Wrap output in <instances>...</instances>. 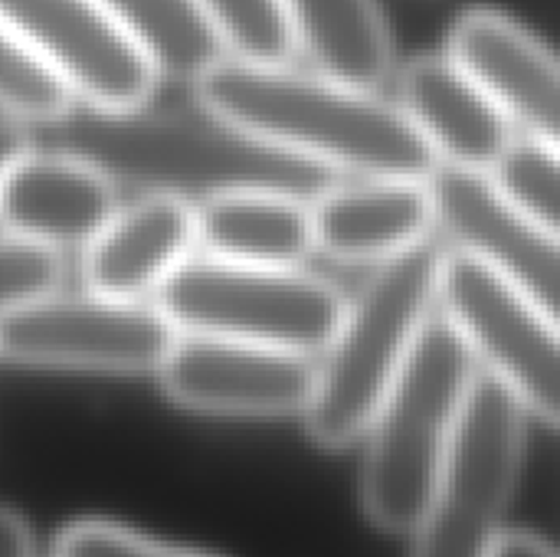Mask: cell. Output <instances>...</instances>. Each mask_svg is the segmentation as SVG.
I'll return each mask as SVG.
<instances>
[{"label":"cell","mask_w":560,"mask_h":557,"mask_svg":"<svg viewBox=\"0 0 560 557\" xmlns=\"http://www.w3.org/2000/svg\"><path fill=\"white\" fill-rule=\"evenodd\" d=\"M194 95L226 131L322 167L417 181H430L440 167L436 151L397 102L318 69L223 56L194 82Z\"/></svg>","instance_id":"6da1fadb"},{"label":"cell","mask_w":560,"mask_h":557,"mask_svg":"<svg viewBox=\"0 0 560 557\" xmlns=\"http://www.w3.org/2000/svg\"><path fill=\"white\" fill-rule=\"evenodd\" d=\"M479 361L446 315L427 322L410 361L364 433L361 509L387 535H410L443 476Z\"/></svg>","instance_id":"7a4b0ae2"},{"label":"cell","mask_w":560,"mask_h":557,"mask_svg":"<svg viewBox=\"0 0 560 557\" xmlns=\"http://www.w3.org/2000/svg\"><path fill=\"white\" fill-rule=\"evenodd\" d=\"M443 250L430 240L381 263L348 299L331 345L322 351L305 430L322 450L364 440L377 407L410 361L433 302H440Z\"/></svg>","instance_id":"3957f363"},{"label":"cell","mask_w":560,"mask_h":557,"mask_svg":"<svg viewBox=\"0 0 560 557\" xmlns=\"http://www.w3.org/2000/svg\"><path fill=\"white\" fill-rule=\"evenodd\" d=\"M158 309L177 332L220 335L322 355L345 315L348 299L302 266H246L190 256L158 289Z\"/></svg>","instance_id":"277c9868"},{"label":"cell","mask_w":560,"mask_h":557,"mask_svg":"<svg viewBox=\"0 0 560 557\" xmlns=\"http://www.w3.org/2000/svg\"><path fill=\"white\" fill-rule=\"evenodd\" d=\"M525 463V407L492 374H479L420 519L410 557H492Z\"/></svg>","instance_id":"5b68a950"},{"label":"cell","mask_w":560,"mask_h":557,"mask_svg":"<svg viewBox=\"0 0 560 557\" xmlns=\"http://www.w3.org/2000/svg\"><path fill=\"white\" fill-rule=\"evenodd\" d=\"M177 335L154 299L56 289L0 315V361L89 374H158Z\"/></svg>","instance_id":"8992f818"},{"label":"cell","mask_w":560,"mask_h":557,"mask_svg":"<svg viewBox=\"0 0 560 557\" xmlns=\"http://www.w3.org/2000/svg\"><path fill=\"white\" fill-rule=\"evenodd\" d=\"M443 315L486 371L525 410L560 427V328L489 259L456 246L443 256Z\"/></svg>","instance_id":"52a82bcc"},{"label":"cell","mask_w":560,"mask_h":557,"mask_svg":"<svg viewBox=\"0 0 560 557\" xmlns=\"http://www.w3.org/2000/svg\"><path fill=\"white\" fill-rule=\"evenodd\" d=\"M0 16L92 112L131 115L164 82L105 0H0Z\"/></svg>","instance_id":"ba28073f"},{"label":"cell","mask_w":560,"mask_h":557,"mask_svg":"<svg viewBox=\"0 0 560 557\" xmlns=\"http://www.w3.org/2000/svg\"><path fill=\"white\" fill-rule=\"evenodd\" d=\"M318 361L272 345L180 332L158 368L161 391L194 414L292 417L305 414Z\"/></svg>","instance_id":"9c48e42d"},{"label":"cell","mask_w":560,"mask_h":557,"mask_svg":"<svg viewBox=\"0 0 560 557\" xmlns=\"http://www.w3.org/2000/svg\"><path fill=\"white\" fill-rule=\"evenodd\" d=\"M436 223L489 259L532 305L560 328V236L525 220L492 184L489 174L440 164L430 177Z\"/></svg>","instance_id":"30bf717a"},{"label":"cell","mask_w":560,"mask_h":557,"mask_svg":"<svg viewBox=\"0 0 560 557\" xmlns=\"http://www.w3.org/2000/svg\"><path fill=\"white\" fill-rule=\"evenodd\" d=\"M115 210V181L79 154L16 144L0 161V230L10 236L85 250Z\"/></svg>","instance_id":"8fae6325"},{"label":"cell","mask_w":560,"mask_h":557,"mask_svg":"<svg viewBox=\"0 0 560 557\" xmlns=\"http://www.w3.org/2000/svg\"><path fill=\"white\" fill-rule=\"evenodd\" d=\"M450 53L528 138L560 151V56L515 16L476 7L453 20Z\"/></svg>","instance_id":"7c38bea8"},{"label":"cell","mask_w":560,"mask_h":557,"mask_svg":"<svg viewBox=\"0 0 560 557\" xmlns=\"http://www.w3.org/2000/svg\"><path fill=\"white\" fill-rule=\"evenodd\" d=\"M397 105L430 141L440 164L489 174L518 138L499 98L446 49L420 53L397 72Z\"/></svg>","instance_id":"4fadbf2b"},{"label":"cell","mask_w":560,"mask_h":557,"mask_svg":"<svg viewBox=\"0 0 560 557\" xmlns=\"http://www.w3.org/2000/svg\"><path fill=\"white\" fill-rule=\"evenodd\" d=\"M197 204L180 194H144L118 204L112 220L82 250V282L115 299H154L194 256Z\"/></svg>","instance_id":"5bb4252c"},{"label":"cell","mask_w":560,"mask_h":557,"mask_svg":"<svg viewBox=\"0 0 560 557\" xmlns=\"http://www.w3.org/2000/svg\"><path fill=\"white\" fill-rule=\"evenodd\" d=\"M315 250L341 263H387L427 243L436 223L430 181L358 177L322 190L312 204Z\"/></svg>","instance_id":"9a60e30c"},{"label":"cell","mask_w":560,"mask_h":557,"mask_svg":"<svg viewBox=\"0 0 560 557\" xmlns=\"http://www.w3.org/2000/svg\"><path fill=\"white\" fill-rule=\"evenodd\" d=\"M197 246L246 266H302L315 253L312 204L272 187H223L197 204Z\"/></svg>","instance_id":"2e32d148"},{"label":"cell","mask_w":560,"mask_h":557,"mask_svg":"<svg viewBox=\"0 0 560 557\" xmlns=\"http://www.w3.org/2000/svg\"><path fill=\"white\" fill-rule=\"evenodd\" d=\"M299 49L325 76L374 89L394 66V36L377 0H285Z\"/></svg>","instance_id":"e0dca14e"},{"label":"cell","mask_w":560,"mask_h":557,"mask_svg":"<svg viewBox=\"0 0 560 557\" xmlns=\"http://www.w3.org/2000/svg\"><path fill=\"white\" fill-rule=\"evenodd\" d=\"M161 79L194 85L226 53L200 0H105Z\"/></svg>","instance_id":"ac0fdd59"},{"label":"cell","mask_w":560,"mask_h":557,"mask_svg":"<svg viewBox=\"0 0 560 557\" xmlns=\"http://www.w3.org/2000/svg\"><path fill=\"white\" fill-rule=\"evenodd\" d=\"M72 105L69 89L0 16V118L10 125H52Z\"/></svg>","instance_id":"d6986e66"},{"label":"cell","mask_w":560,"mask_h":557,"mask_svg":"<svg viewBox=\"0 0 560 557\" xmlns=\"http://www.w3.org/2000/svg\"><path fill=\"white\" fill-rule=\"evenodd\" d=\"M223 53L243 62L279 66L299 53L285 0H200Z\"/></svg>","instance_id":"ffe728a7"},{"label":"cell","mask_w":560,"mask_h":557,"mask_svg":"<svg viewBox=\"0 0 560 557\" xmlns=\"http://www.w3.org/2000/svg\"><path fill=\"white\" fill-rule=\"evenodd\" d=\"M489 177L525 220L560 236V151L535 138H515Z\"/></svg>","instance_id":"44dd1931"},{"label":"cell","mask_w":560,"mask_h":557,"mask_svg":"<svg viewBox=\"0 0 560 557\" xmlns=\"http://www.w3.org/2000/svg\"><path fill=\"white\" fill-rule=\"evenodd\" d=\"M62 253L0 230V315L62 286Z\"/></svg>","instance_id":"7402d4cb"},{"label":"cell","mask_w":560,"mask_h":557,"mask_svg":"<svg viewBox=\"0 0 560 557\" xmlns=\"http://www.w3.org/2000/svg\"><path fill=\"white\" fill-rule=\"evenodd\" d=\"M52 557H220L210 552L164 545L115 522H72L59 532Z\"/></svg>","instance_id":"603a6c76"},{"label":"cell","mask_w":560,"mask_h":557,"mask_svg":"<svg viewBox=\"0 0 560 557\" xmlns=\"http://www.w3.org/2000/svg\"><path fill=\"white\" fill-rule=\"evenodd\" d=\"M0 557H36L26 519L7 506H0Z\"/></svg>","instance_id":"cb8c5ba5"},{"label":"cell","mask_w":560,"mask_h":557,"mask_svg":"<svg viewBox=\"0 0 560 557\" xmlns=\"http://www.w3.org/2000/svg\"><path fill=\"white\" fill-rule=\"evenodd\" d=\"M492 557H560V552L532 532H502Z\"/></svg>","instance_id":"d4e9b609"}]
</instances>
